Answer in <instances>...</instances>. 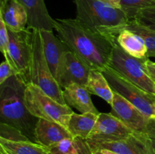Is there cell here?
<instances>
[{"mask_svg":"<svg viewBox=\"0 0 155 154\" xmlns=\"http://www.w3.org/2000/svg\"><path fill=\"white\" fill-rule=\"evenodd\" d=\"M25 88L26 83L18 75L0 85V122L18 130L30 141L36 143L35 129L39 119L26 107Z\"/></svg>","mask_w":155,"mask_h":154,"instance_id":"obj_2","label":"cell"},{"mask_svg":"<svg viewBox=\"0 0 155 154\" xmlns=\"http://www.w3.org/2000/svg\"><path fill=\"white\" fill-rule=\"evenodd\" d=\"M24 103L33 116L58 122L68 128L70 117L74 111L68 105H63L48 96L39 86L33 83L26 85Z\"/></svg>","mask_w":155,"mask_h":154,"instance_id":"obj_5","label":"cell"},{"mask_svg":"<svg viewBox=\"0 0 155 154\" xmlns=\"http://www.w3.org/2000/svg\"><path fill=\"white\" fill-rule=\"evenodd\" d=\"M133 133L134 131L111 113H100L87 140H116L129 137Z\"/></svg>","mask_w":155,"mask_h":154,"instance_id":"obj_12","label":"cell"},{"mask_svg":"<svg viewBox=\"0 0 155 154\" xmlns=\"http://www.w3.org/2000/svg\"><path fill=\"white\" fill-rule=\"evenodd\" d=\"M0 125H1L0 137L12 140H30L26 136L23 135L18 130L5 124H0Z\"/></svg>","mask_w":155,"mask_h":154,"instance_id":"obj_26","label":"cell"},{"mask_svg":"<svg viewBox=\"0 0 155 154\" xmlns=\"http://www.w3.org/2000/svg\"><path fill=\"white\" fill-rule=\"evenodd\" d=\"M110 113L133 131L145 134L149 118L145 116L130 101L117 93H114V96Z\"/></svg>","mask_w":155,"mask_h":154,"instance_id":"obj_11","label":"cell"},{"mask_svg":"<svg viewBox=\"0 0 155 154\" xmlns=\"http://www.w3.org/2000/svg\"><path fill=\"white\" fill-rule=\"evenodd\" d=\"M18 73L12 66V65L6 60L2 62L0 65V85L3 84L6 80L8 79L12 76L17 75Z\"/></svg>","mask_w":155,"mask_h":154,"instance_id":"obj_28","label":"cell"},{"mask_svg":"<svg viewBox=\"0 0 155 154\" xmlns=\"http://www.w3.org/2000/svg\"><path fill=\"white\" fill-rule=\"evenodd\" d=\"M0 154H8V153H7V152H5V151L3 150V149H1V150H0Z\"/></svg>","mask_w":155,"mask_h":154,"instance_id":"obj_35","label":"cell"},{"mask_svg":"<svg viewBox=\"0 0 155 154\" xmlns=\"http://www.w3.org/2000/svg\"><path fill=\"white\" fill-rule=\"evenodd\" d=\"M77 19L90 30L116 38L128 22L122 9L111 7L101 0H74Z\"/></svg>","mask_w":155,"mask_h":154,"instance_id":"obj_3","label":"cell"},{"mask_svg":"<svg viewBox=\"0 0 155 154\" xmlns=\"http://www.w3.org/2000/svg\"><path fill=\"white\" fill-rule=\"evenodd\" d=\"M58 38L91 69L102 72L107 67L116 38L90 30L78 19H55Z\"/></svg>","mask_w":155,"mask_h":154,"instance_id":"obj_1","label":"cell"},{"mask_svg":"<svg viewBox=\"0 0 155 154\" xmlns=\"http://www.w3.org/2000/svg\"><path fill=\"white\" fill-rule=\"evenodd\" d=\"M35 137L36 143L48 148L73 136L68 128L61 124L39 119L35 129Z\"/></svg>","mask_w":155,"mask_h":154,"instance_id":"obj_14","label":"cell"},{"mask_svg":"<svg viewBox=\"0 0 155 154\" xmlns=\"http://www.w3.org/2000/svg\"><path fill=\"white\" fill-rule=\"evenodd\" d=\"M103 2L106 3L111 7L116 8H120V5L122 0H101Z\"/></svg>","mask_w":155,"mask_h":154,"instance_id":"obj_32","label":"cell"},{"mask_svg":"<svg viewBox=\"0 0 155 154\" xmlns=\"http://www.w3.org/2000/svg\"><path fill=\"white\" fill-rule=\"evenodd\" d=\"M46 149L49 154H92L93 152L87 140L80 137L64 139Z\"/></svg>","mask_w":155,"mask_h":154,"instance_id":"obj_21","label":"cell"},{"mask_svg":"<svg viewBox=\"0 0 155 154\" xmlns=\"http://www.w3.org/2000/svg\"><path fill=\"white\" fill-rule=\"evenodd\" d=\"M100 114V113H99ZM98 115L92 113L77 114L73 113L70 117L68 129L73 137H80L87 140L93 129Z\"/></svg>","mask_w":155,"mask_h":154,"instance_id":"obj_19","label":"cell"},{"mask_svg":"<svg viewBox=\"0 0 155 154\" xmlns=\"http://www.w3.org/2000/svg\"><path fill=\"white\" fill-rule=\"evenodd\" d=\"M40 33L45 59L56 80L64 54L71 51V49L63 41L54 36L53 31L42 30Z\"/></svg>","mask_w":155,"mask_h":154,"instance_id":"obj_13","label":"cell"},{"mask_svg":"<svg viewBox=\"0 0 155 154\" xmlns=\"http://www.w3.org/2000/svg\"><path fill=\"white\" fill-rule=\"evenodd\" d=\"M146 142L149 149L150 154H155V138L149 137L146 135Z\"/></svg>","mask_w":155,"mask_h":154,"instance_id":"obj_31","label":"cell"},{"mask_svg":"<svg viewBox=\"0 0 155 154\" xmlns=\"http://www.w3.org/2000/svg\"><path fill=\"white\" fill-rule=\"evenodd\" d=\"M92 151L107 149L117 154H150L146 134L133 133L129 137L116 140H87Z\"/></svg>","mask_w":155,"mask_h":154,"instance_id":"obj_10","label":"cell"},{"mask_svg":"<svg viewBox=\"0 0 155 154\" xmlns=\"http://www.w3.org/2000/svg\"><path fill=\"white\" fill-rule=\"evenodd\" d=\"M0 148L8 154H49L46 148L30 140H12L0 137Z\"/></svg>","mask_w":155,"mask_h":154,"instance_id":"obj_22","label":"cell"},{"mask_svg":"<svg viewBox=\"0 0 155 154\" xmlns=\"http://www.w3.org/2000/svg\"><path fill=\"white\" fill-rule=\"evenodd\" d=\"M123 29L130 30L142 38L148 48V57H155V30L142 25L136 19L128 21Z\"/></svg>","mask_w":155,"mask_h":154,"instance_id":"obj_23","label":"cell"},{"mask_svg":"<svg viewBox=\"0 0 155 154\" xmlns=\"http://www.w3.org/2000/svg\"><path fill=\"white\" fill-rule=\"evenodd\" d=\"M32 30V50L30 60V83L39 86L45 93L63 105L62 89L53 76L44 54L40 30Z\"/></svg>","mask_w":155,"mask_h":154,"instance_id":"obj_4","label":"cell"},{"mask_svg":"<svg viewBox=\"0 0 155 154\" xmlns=\"http://www.w3.org/2000/svg\"><path fill=\"white\" fill-rule=\"evenodd\" d=\"M101 151H102L104 154H117V153H116V152H112V151L107 150V149H101Z\"/></svg>","mask_w":155,"mask_h":154,"instance_id":"obj_33","label":"cell"},{"mask_svg":"<svg viewBox=\"0 0 155 154\" xmlns=\"http://www.w3.org/2000/svg\"><path fill=\"white\" fill-rule=\"evenodd\" d=\"M135 19L142 25L155 30V7L142 10Z\"/></svg>","mask_w":155,"mask_h":154,"instance_id":"obj_25","label":"cell"},{"mask_svg":"<svg viewBox=\"0 0 155 154\" xmlns=\"http://www.w3.org/2000/svg\"><path fill=\"white\" fill-rule=\"evenodd\" d=\"M153 118H154V119H155V115H154V117H153Z\"/></svg>","mask_w":155,"mask_h":154,"instance_id":"obj_36","label":"cell"},{"mask_svg":"<svg viewBox=\"0 0 155 154\" xmlns=\"http://www.w3.org/2000/svg\"><path fill=\"white\" fill-rule=\"evenodd\" d=\"M64 100L69 107L77 109L81 113H92L99 115L93 104L90 95L85 86L72 84L62 91Z\"/></svg>","mask_w":155,"mask_h":154,"instance_id":"obj_17","label":"cell"},{"mask_svg":"<svg viewBox=\"0 0 155 154\" xmlns=\"http://www.w3.org/2000/svg\"><path fill=\"white\" fill-rule=\"evenodd\" d=\"M92 154H104L101 150H93Z\"/></svg>","mask_w":155,"mask_h":154,"instance_id":"obj_34","label":"cell"},{"mask_svg":"<svg viewBox=\"0 0 155 154\" xmlns=\"http://www.w3.org/2000/svg\"><path fill=\"white\" fill-rule=\"evenodd\" d=\"M0 18L3 20L8 30L20 32L26 30L28 16L25 8L17 0H1Z\"/></svg>","mask_w":155,"mask_h":154,"instance_id":"obj_16","label":"cell"},{"mask_svg":"<svg viewBox=\"0 0 155 154\" xmlns=\"http://www.w3.org/2000/svg\"><path fill=\"white\" fill-rule=\"evenodd\" d=\"M90 71L89 66L77 54L70 51L64 54L56 81L61 88L72 84L86 86Z\"/></svg>","mask_w":155,"mask_h":154,"instance_id":"obj_9","label":"cell"},{"mask_svg":"<svg viewBox=\"0 0 155 154\" xmlns=\"http://www.w3.org/2000/svg\"><path fill=\"white\" fill-rule=\"evenodd\" d=\"M148 60L131 56L118 45L116 40L108 66L140 88L155 95V83L147 70Z\"/></svg>","mask_w":155,"mask_h":154,"instance_id":"obj_6","label":"cell"},{"mask_svg":"<svg viewBox=\"0 0 155 154\" xmlns=\"http://www.w3.org/2000/svg\"><path fill=\"white\" fill-rule=\"evenodd\" d=\"M145 134L149 137L155 138V119L154 118H150L147 125Z\"/></svg>","mask_w":155,"mask_h":154,"instance_id":"obj_29","label":"cell"},{"mask_svg":"<svg viewBox=\"0 0 155 154\" xmlns=\"http://www.w3.org/2000/svg\"><path fill=\"white\" fill-rule=\"evenodd\" d=\"M116 40L118 45L133 57L139 59H149L145 42L133 32L123 29L117 34Z\"/></svg>","mask_w":155,"mask_h":154,"instance_id":"obj_18","label":"cell"},{"mask_svg":"<svg viewBox=\"0 0 155 154\" xmlns=\"http://www.w3.org/2000/svg\"><path fill=\"white\" fill-rule=\"evenodd\" d=\"M146 67L148 75L155 83V62L151 61L150 59H148L146 61Z\"/></svg>","mask_w":155,"mask_h":154,"instance_id":"obj_30","label":"cell"},{"mask_svg":"<svg viewBox=\"0 0 155 154\" xmlns=\"http://www.w3.org/2000/svg\"><path fill=\"white\" fill-rule=\"evenodd\" d=\"M25 8L30 29L53 31L54 19L48 14L44 0H17Z\"/></svg>","mask_w":155,"mask_h":154,"instance_id":"obj_15","label":"cell"},{"mask_svg":"<svg viewBox=\"0 0 155 154\" xmlns=\"http://www.w3.org/2000/svg\"><path fill=\"white\" fill-rule=\"evenodd\" d=\"M102 73L114 93L130 101L148 118L154 117L155 95L140 88L109 66L102 71Z\"/></svg>","mask_w":155,"mask_h":154,"instance_id":"obj_7","label":"cell"},{"mask_svg":"<svg viewBox=\"0 0 155 154\" xmlns=\"http://www.w3.org/2000/svg\"><path fill=\"white\" fill-rule=\"evenodd\" d=\"M152 7H155V0H122L120 5L128 21L135 19L142 10Z\"/></svg>","mask_w":155,"mask_h":154,"instance_id":"obj_24","label":"cell"},{"mask_svg":"<svg viewBox=\"0 0 155 154\" xmlns=\"http://www.w3.org/2000/svg\"><path fill=\"white\" fill-rule=\"evenodd\" d=\"M85 87L89 93L100 97L111 106L114 92L101 71L91 69Z\"/></svg>","mask_w":155,"mask_h":154,"instance_id":"obj_20","label":"cell"},{"mask_svg":"<svg viewBox=\"0 0 155 154\" xmlns=\"http://www.w3.org/2000/svg\"><path fill=\"white\" fill-rule=\"evenodd\" d=\"M9 43L5 60L12 65L26 85L30 83L32 30L27 27L20 32L8 30Z\"/></svg>","mask_w":155,"mask_h":154,"instance_id":"obj_8","label":"cell"},{"mask_svg":"<svg viewBox=\"0 0 155 154\" xmlns=\"http://www.w3.org/2000/svg\"><path fill=\"white\" fill-rule=\"evenodd\" d=\"M8 43V30L3 20L0 18V51L5 57L7 55Z\"/></svg>","mask_w":155,"mask_h":154,"instance_id":"obj_27","label":"cell"}]
</instances>
